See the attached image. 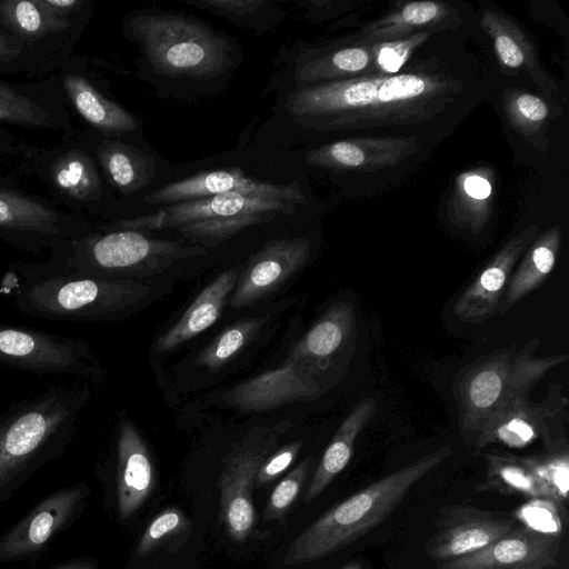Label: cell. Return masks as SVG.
<instances>
[{
  "label": "cell",
  "instance_id": "1",
  "mask_svg": "<svg viewBox=\"0 0 569 569\" xmlns=\"http://www.w3.org/2000/svg\"><path fill=\"white\" fill-rule=\"evenodd\" d=\"M442 94L445 86L437 78L401 73L301 87L288 94L284 106L298 123L333 130L417 121Z\"/></svg>",
  "mask_w": 569,
  "mask_h": 569
},
{
  "label": "cell",
  "instance_id": "2",
  "mask_svg": "<svg viewBox=\"0 0 569 569\" xmlns=\"http://www.w3.org/2000/svg\"><path fill=\"white\" fill-rule=\"evenodd\" d=\"M452 453L450 446H443L333 506L292 541L283 562L296 566L315 561L366 536L398 508L418 481Z\"/></svg>",
  "mask_w": 569,
  "mask_h": 569
},
{
  "label": "cell",
  "instance_id": "3",
  "mask_svg": "<svg viewBox=\"0 0 569 569\" xmlns=\"http://www.w3.org/2000/svg\"><path fill=\"white\" fill-rule=\"evenodd\" d=\"M22 281L13 291L23 313L51 320L92 321L122 316L149 287L132 279L102 278L44 263L19 267Z\"/></svg>",
  "mask_w": 569,
  "mask_h": 569
},
{
  "label": "cell",
  "instance_id": "4",
  "mask_svg": "<svg viewBox=\"0 0 569 569\" xmlns=\"http://www.w3.org/2000/svg\"><path fill=\"white\" fill-rule=\"evenodd\" d=\"M89 397L88 383L51 386L0 417V458L20 486L63 453Z\"/></svg>",
  "mask_w": 569,
  "mask_h": 569
},
{
  "label": "cell",
  "instance_id": "5",
  "mask_svg": "<svg viewBox=\"0 0 569 569\" xmlns=\"http://www.w3.org/2000/svg\"><path fill=\"white\" fill-rule=\"evenodd\" d=\"M540 340L496 350L466 366L456 377L455 398L461 438L469 447L482 426L516 400L529 397L551 369L568 361L566 353L537 356Z\"/></svg>",
  "mask_w": 569,
  "mask_h": 569
},
{
  "label": "cell",
  "instance_id": "6",
  "mask_svg": "<svg viewBox=\"0 0 569 569\" xmlns=\"http://www.w3.org/2000/svg\"><path fill=\"white\" fill-rule=\"evenodd\" d=\"M46 266L86 274L132 279L168 269L173 263L203 257L200 246L187 247L179 241L147 237L129 229H93L81 238L69 240L49 251Z\"/></svg>",
  "mask_w": 569,
  "mask_h": 569
},
{
  "label": "cell",
  "instance_id": "7",
  "mask_svg": "<svg viewBox=\"0 0 569 569\" xmlns=\"http://www.w3.org/2000/svg\"><path fill=\"white\" fill-rule=\"evenodd\" d=\"M124 32L162 74L204 79L231 64L228 39L181 13L133 12L126 18Z\"/></svg>",
  "mask_w": 569,
  "mask_h": 569
},
{
  "label": "cell",
  "instance_id": "8",
  "mask_svg": "<svg viewBox=\"0 0 569 569\" xmlns=\"http://www.w3.org/2000/svg\"><path fill=\"white\" fill-rule=\"evenodd\" d=\"M298 204L287 199L229 192L168 204L152 214L119 220L109 228L138 231L173 228L186 239L209 244L232 238L250 226L289 214Z\"/></svg>",
  "mask_w": 569,
  "mask_h": 569
},
{
  "label": "cell",
  "instance_id": "9",
  "mask_svg": "<svg viewBox=\"0 0 569 569\" xmlns=\"http://www.w3.org/2000/svg\"><path fill=\"white\" fill-rule=\"evenodd\" d=\"M19 172L38 180L54 203L70 211H96L104 204L107 188L87 133H66L49 146L26 144Z\"/></svg>",
  "mask_w": 569,
  "mask_h": 569
},
{
  "label": "cell",
  "instance_id": "10",
  "mask_svg": "<svg viewBox=\"0 0 569 569\" xmlns=\"http://www.w3.org/2000/svg\"><path fill=\"white\" fill-rule=\"evenodd\" d=\"M93 229L83 214L62 210L51 199L0 177V240L8 244L38 254Z\"/></svg>",
  "mask_w": 569,
  "mask_h": 569
},
{
  "label": "cell",
  "instance_id": "11",
  "mask_svg": "<svg viewBox=\"0 0 569 569\" xmlns=\"http://www.w3.org/2000/svg\"><path fill=\"white\" fill-rule=\"evenodd\" d=\"M0 363L34 373L97 382L102 369L82 339L0 323Z\"/></svg>",
  "mask_w": 569,
  "mask_h": 569
},
{
  "label": "cell",
  "instance_id": "12",
  "mask_svg": "<svg viewBox=\"0 0 569 569\" xmlns=\"http://www.w3.org/2000/svg\"><path fill=\"white\" fill-rule=\"evenodd\" d=\"M568 398L562 386H549L543 400L535 402L520 398L492 416L469 445L473 453L489 445L498 443L512 449H523L542 441L543 448L568 440Z\"/></svg>",
  "mask_w": 569,
  "mask_h": 569
},
{
  "label": "cell",
  "instance_id": "13",
  "mask_svg": "<svg viewBox=\"0 0 569 569\" xmlns=\"http://www.w3.org/2000/svg\"><path fill=\"white\" fill-rule=\"evenodd\" d=\"M281 426L254 428L234 443L223 460L219 478L220 512L226 531L236 542L252 533L257 515L252 492L259 468L277 447Z\"/></svg>",
  "mask_w": 569,
  "mask_h": 569
},
{
  "label": "cell",
  "instance_id": "14",
  "mask_svg": "<svg viewBox=\"0 0 569 569\" xmlns=\"http://www.w3.org/2000/svg\"><path fill=\"white\" fill-rule=\"evenodd\" d=\"M89 495L90 488L82 481L43 497L0 533V565L38 561L49 545L81 517Z\"/></svg>",
  "mask_w": 569,
  "mask_h": 569
},
{
  "label": "cell",
  "instance_id": "15",
  "mask_svg": "<svg viewBox=\"0 0 569 569\" xmlns=\"http://www.w3.org/2000/svg\"><path fill=\"white\" fill-rule=\"evenodd\" d=\"M94 8L73 18L57 16L40 0H0V28L20 38L41 68L57 71L69 59Z\"/></svg>",
  "mask_w": 569,
  "mask_h": 569
},
{
  "label": "cell",
  "instance_id": "16",
  "mask_svg": "<svg viewBox=\"0 0 569 569\" xmlns=\"http://www.w3.org/2000/svg\"><path fill=\"white\" fill-rule=\"evenodd\" d=\"M517 525L512 513L446 506L439 512L436 532L426 541V551L433 560H452L483 549Z\"/></svg>",
  "mask_w": 569,
  "mask_h": 569
},
{
  "label": "cell",
  "instance_id": "17",
  "mask_svg": "<svg viewBox=\"0 0 569 569\" xmlns=\"http://www.w3.org/2000/svg\"><path fill=\"white\" fill-rule=\"evenodd\" d=\"M2 124L71 132V111L56 77L28 82L0 80V128Z\"/></svg>",
  "mask_w": 569,
  "mask_h": 569
},
{
  "label": "cell",
  "instance_id": "18",
  "mask_svg": "<svg viewBox=\"0 0 569 569\" xmlns=\"http://www.w3.org/2000/svg\"><path fill=\"white\" fill-rule=\"evenodd\" d=\"M54 77L70 111L77 113L99 136L116 139L138 128L136 118L98 88L84 57L71 56L59 67Z\"/></svg>",
  "mask_w": 569,
  "mask_h": 569
},
{
  "label": "cell",
  "instance_id": "19",
  "mask_svg": "<svg viewBox=\"0 0 569 569\" xmlns=\"http://www.w3.org/2000/svg\"><path fill=\"white\" fill-rule=\"evenodd\" d=\"M309 256L310 242L306 238H282L266 243L240 271L230 306L241 309L264 299L300 270Z\"/></svg>",
  "mask_w": 569,
  "mask_h": 569
},
{
  "label": "cell",
  "instance_id": "20",
  "mask_svg": "<svg viewBox=\"0 0 569 569\" xmlns=\"http://www.w3.org/2000/svg\"><path fill=\"white\" fill-rule=\"evenodd\" d=\"M229 192L287 199L299 204L306 202V198L296 182L289 184L261 182L246 176L239 168L198 173L163 186L149 193L144 200L151 204L168 206Z\"/></svg>",
  "mask_w": 569,
  "mask_h": 569
},
{
  "label": "cell",
  "instance_id": "21",
  "mask_svg": "<svg viewBox=\"0 0 569 569\" xmlns=\"http://www.w3.org/2000/svg\"><path fill=\"white\" fill-rule=\"evenodd\" d=\"M321 388L311 371L288 359L281 367L237 385L224 399L243 411H266L291 402L315 400L321 395Z\"/></svg>",
  "mask_w": 569,
  "mask_h": 569
},
{
  "label": "cell",
  "instance_id": "22",
  "mask_svg": "<svg viewBox=\"0 0 569 569\" xmlns=\"http://www.w3.org/2000/svg\"><path fill=\"white\" fill-rule=\"evenodd\" d=\"M560 540L520 525L473 553L442 562L438 569H547L557 563Z\"/></svg>",
  "mask_w": 569,
  "mask_h": 569
},
{
  "label": "cell",
  "instance_id": "23",
  "mask_svg": "<svg viewBox=\"0 0 569 569\" xmlns=\"http://www.w3.org/2000/svg\"><path fill=\"white\" fill-rule=\"evenodd\" d=\"M536 232L530 228L511 239L467 287L453 308L461 321L481 323L498 312L512 271Z\"/></svg>",
  "mask_w": 569,
  "mask_h": 569
},
{
  "label": "cell",
  "instance_id": "24",
  "mask_svg": "<svg viewBox=\"0 0 569 569\" xmlns=\"http://www.w3.org/2000/svg\"><path fill=\"white\" fill-rule=\"evenodd\" d=\"M356 336L355 305L347 300L338 301L293 346L289 360L302 365L318 378L320 369H328L339 355L347 352Z\"/></svg>",
  "mask_w": 569,
  "mask_h": 569
},
{
  "label": "cell",
  "instance_id": "25",
  "mask_svg": "<svg viewBox=\"0 0 569 569\" xmlns=\"http://www.w3.org/2000/svg\"><path fill=\"white\" fill-rule=\"evenodd\" d=\"M156 485L149 449L130 420L119 426L116 461L117 512L121 520L133 516L148 499Z\"/></svg>",
  "mask_w": 569,
  "mask_h": 569
},
{
  "label": "cell",
  "instance_id": "26",
  "mask_svg": "<svg viewBox=\"0 0 569 569\" xmlns=\"http://www.w3.org/2000/svg\"><path fill=\"white\" fill-rule=\"evenodd\" d=\"M240 266L232 267L219 274L191 302L178 321L156 340V350L168 352L193 339L211 327L233 291Z\"/></svg>",
  "mask_w": 569,
  "mask_h": 569
},
{
  "label": "cell",
  "instance_id": "27",
  "mask_svg": "<svg viewBox=\"0 0 569 569\" xmlns=\"http://www.w3.org/2000/svg\"><path fill=\"white\" fill-rule=\"evenodd\" d=\"M377 411V402L367 397L358 402L338 428L325 450L309 483L305 502L315 500L348 466L356 440Z\"/></svg>",
  "mask_w": 569,
  "mask_h": 569
},
{
  "label": "cell",
  "instance_id": "28",
  "mask_svg": "<svg viewBox=\"0 0 569 569\" xmlns=\"http://www.w3.org/2000/svg\"><path fill=\"white\" fill-rule=\"evenodd\" d=\"M89 141L104 180L117 191L131 194L149 184L154 173L153 161L138 149L101 136L98 141Z\"/></svg>",
  "mask_w": 569,
  "mask_h": 569
},
{
  "label": "cell",
  "instance_id": "29",
  "mask_svg": "<svg viewBox=\"0 0 569 569\" xmlns=\"http://www.w3.org/2000/svg\"><path fill=\"white\" fill-rule=\"evenodd\" d=\"M482 456L486 462V477L476 486L477 492L490 491L528 499H552L528 456L502 451L486 452Z\"/></svg>",
  "mask_w": 569,
  "mask_h": 569
},
{
  "label": "cell",
  "instance_id": "30",
  "mask_svg": "<svg viewBox=\"0 0 569 569\" xmlns=\"http://www.w3.org/2000/svg\"><path fill=\"white\" fill-rule=\"evenodd\" d=\"M561 234L557 228L545 232L528 249L519 266L513 269L500 300L498 312L509 311L516 303L543 284L552 272Z\"/></svg>",
  "mask_w": 569,
  "mask_h": 569
},
{
  "label": "cell",
  "instance_id": "31",
  "mask_svg": "<svg viewBox=\"0 0 569 569\" xmlns=\"http://www.w3.org/2000/svg\"><path fill=\"white\" fill-rule=\"evenodd\" d=\"M184 3L257 31L278 24L286 12L263 0H184Z\"/></svg>",
  "mask_w": 569,
  "mask_h": 569
},
{
  "label": "cell",
  "instance_id": "32",
  "mask_svg": "<svg viewBox=\"0 0 569 569\" xmlns=\"http://www.w3.org/2000/svg\"><path fill=\"white\" fill-rule=\"evenodd\" d=\"M264 320L244 318L217 336L197 357L196 363L217 370L230 362L259 332Z\"/></svg>",
  "mask_w": 569,
  "mask_h": 569
},
{
  "label": "cell",
  "instance_id": "33",
  "mask_svg": "<svg viewBox=\"0 0 569 569\" xmlns=\"http://www.w3.org/2000/svg\"><path fill=\"white\" fill-rule=\"evenodd\" d=\"M528 458L552 499L566 509L569 489L568 440L543 448L542 452L529 455Z\"/></svg>",
  "mask_w": 569,
  "mask_h": 569
},
{
  "label": "cell",
  "instance_id": "34",
  "mask_svg": "<svg viewBox=\"0 0 569 569\" xmlns=\"http://www.w3.org/2000/svg\"><path fill=\"white\" fill-rule=\"evenodd\" d=\"M561 511L566 512V509L552 499L533 498L521 505L512 516L518 525L560 540L563 532Z\"/></svg>",
  "mask_w": 569,
  "mask_h": 569
},
{
  "label": "cell",
  "instance_id": "35",
  "mask_svg": "<svg viewBox=\"0 0 569 569\" xmlns=\"http://www.w3.org/2000/svg\"><path fill=\"white\" fill-rule=\"evenodd\" d=\"M315 457L303 459L273 489L263 511V519L281 520L297 499L313 465Z\"/></svg>",
  "mask_w": 569,
  "mask_h": 569
},
{
  "label": "cell",
  "instance_id": "36",
  "mask_svg": "<svg viewBox=\"0 0 569 569\" xmlns=\"http://www.w3.org/2000/svg\"><path fill=\"white\" fill-rule=\"evenodd\" d=\"M41 77V68L24 42L0 28V74Z\"/></svg>",
  "mask_w": 569,
  "mask_h": 569
},
{
  "label": "cell",
  "instance_id": "37",
  "mask_svg": "<svg viewBox=\"0 0 569 569\" xmlns=\"http://www.w3.org/2000/svg\"><path fill=\"white\" fill-rule=\"evenodd\" d=\"M184 525V517L180 510L168 508L159 513L144 530L137 552L139 556L150 553L163 538L176 532Z\"/></svg>",
  "mask_w": 569,
  "mask_h": 569
},
{
  "label": "cell",
  "instance_id": "38",
  "mask_svg": "<svg viewBox=\"0 0 569 569\" xmlns=\"http://www.w3.org/2000/svg\"><path fill=\"white\" fill-rule=\"evenodd\" d=\"M302 445V441L297 440L272 452L259 468L256 486H266L277 479L296 460Z\"/></svg>",
  "mask_w": 569,
  "mask_h": 569
},
{
  "label": "cell",
  "instance_id": "39",
  "mask_svg": "<svg viewBox=\"0 0 569 569\" xmlns=\"http://www.w3.org/2000/svg\"><path fill=\"white\" fill-rule=\"evenodd\" d=\"M439 12V6L432 1H417L407 4L399 17V20L407 24L419 26L425 24Z\"/></svg>",
  "mask_w": 569,
  "mask_h": 569
},
{
  "label": "cell",
  "instance_id": "40",
  "mask_svg": "<svg viewBox=\"0 0 569 569\" xmlns=\"http://www.w3.org/2000/svg\"><path fill=\"white\" fill-rule=\"evenodd\" d=\"M42 6L52 13L63 17H77L90 8L93 3L90 0H40Z\"/></svg>",
  "mask_w": 569,
  "mask_h": 569
},
{
  "label": "cell",
  "instance_id": "41",
  "mask_svg": "<svg viewBox=\"0 0 569 569\" xmlns=\"http://www.w3.org/2000/svg\"><path fill=\"white\" fill-rule=\"evenodd\" d=\"M495 47L499 58L506 66L518 68L523 63V52L510 37L506 34L497 37Z\"/></svg>",
  "mask_w": 569,
  "mask_h": 569
},
{
  "label": "cell",
  "instance_id": "42",
  "mask_svg": "<svg viewBox=\"0 0 569 569\" xmlns=\"http://www.w3.org/2000/svg\"><path fill=\"white\" fill-rule=\"evenodd\" d=\"M408 48L406 44H387L383 46L378 56V62L382 70L387 72H397L402 66Z\"/></svg>",
  "mask_w": 569,
  "mask_h": 569
},
{
  "label": "cell",
  "instance_id": "43",
  "mask_svg": "<svg viewBox=\"0 0 569 569\" xmlns=\"http://www.w3.org/2000/svg\"><path fill=\"white\" fill-rule=\"evenodd\" d=\"M517 107L522 116L532 121H541L548 114L546 103L532 94L520 96L517 99Z\"/></svg>",
  "mask_w": 569,
  "mask_h": 569
},
{
  "label": "cell",
  "instance_id": "44",
  "mask_svg": "<svg viewBox=\"0 0 569 569\" xmlns=\"http://www.w3.org/2000/svg\"><path fill=\"white\" fill-rule=\"evenodd\" d=\"M27 142L11 134L7 129L0 128V158L20 157Z\"/></svg>",
  "mask_w": 569,
  "mask_h": 569
},
{
  "label": "cell",
  "instance_id": "45",
  "mask_svg": "<svg viewBox=\"0 0 569 569\" xmlns=\"http://www.w3.org/2000/svg\"><path fill=\"white\" fill-rule=\"evenodd\" d=\"M466 192L475 199H486L491 192L490 183L479 176H471L465 180Z\"/></svg>",
  "mask_w": 569,
  "mask_h": 569
},
{
  "label": "cell",
  "instance_id": "46",
  "mask_svg": "<svg viewBox=\"0 0 569 569\" xmlns=\"http://www.w3.org/2000/svg\"><path fill=\"white\" fill-rule=\"evenodd\" d=\"M47 569H99V563L93 557H79L59 562Z\"/></svg>",
  "mask_w": 569,
  "mask_h": 569
},
{
  "label": "cell",
  "instance_id": "47",
  "mask_svg": "<svg viewBox=\"0 0 569 569\" xmlns=\"http://www.w3.org/2000/svg\"><path fill=\"white\" fill-rule=\"evenodd\" d=\"M339 569H362V567L359 561H351Z\"/></svg>",
  "mask_w": 569,
  "mask_h": 569
},
{
  "label": "cell",
  "instance_id": "48",
  "mask_svg": "<svg viewBox=\"0 0 569 569\" xmlns=\"http://www.w3.org/2000/svg\"><path fill=\"white\" fill-rule=\"evenodd\" d=\"M521 569H538V568H521Z\"/></svg>",
  "mask_w": 569,
  "mask_h": 569
}]
</instances>
